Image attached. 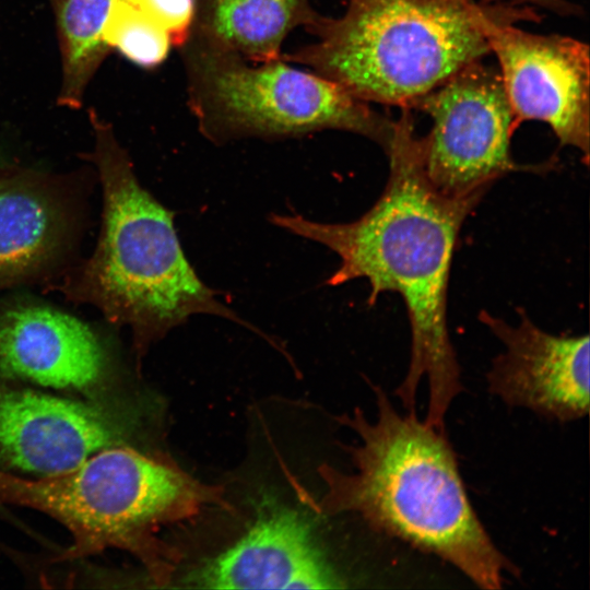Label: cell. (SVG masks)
<instances>
[{"instance_id":"6da1fadb","label":"cell","mask_w":590,"mask_h":590,"mask_svg":"<svg viewBox=\"0 0 590 590\" xmlns=\"http://www.w3.org/2000/svg\"><path fill=\"white\" fill-rule=\"evenodd\" d=\"M385 153L387 184L377 201L347 223L272 214L270 222L317 241L340 258L326 284L364 278L373 306L385 292L399 294L411 328L408 373L396 390L414 413L422 378L428 381L425 422L445 430V416L461 392V371L448 330V285L460 229L482 197L451 198L428 180L411 109L401 108Z\"/></svg>"},{"instance_id":"7a4b0ae2","label":"cell","mask_w":590,"mask_h":590,"mask_svg":"<svg viewBox=\"0 0 590 590\" xmlns=\"http://www.w3.org/2000/svg\"><path fill=\"white\" fill-rule=\"evenodd\" d=\"M374 392V422L359 409L338 417L359 438L347 447L354 470L320 465L324 492L312 507L324 515L356 514L373 530L451 564L480 588L500 589L504 573L519 570L472 507L445 430L421 422L416 412L400 414L382 388Z\"/></svg>"},{"instance_id":"3957f363","label":"cell","mask_w":590,"mask_h":590,"mask_svg":"<svg viewBox=\"0 0 590 590\" xmlns=\"http://www.w3.org/2000/svg\"><path fill=\"white\" fill-rule=\"evenodd\" d=\"M90 160L103 187V224L92 257L68 284L67 294L128 326L139 356L190 316L209 314L250 327L220 303L181 248L174 213L139 182L113 128L91 109Z\"/></svg>"},{"instance_id":"277c9868","label":"cell","mask_w":590,"mask_h":590,"mask_svg":"<svg viewBox=\"0 0 590 590\" xmlns=\"http://www.w3.org/2000/svg\"><path fill=\"white\" fill-rule=\"evenodd\" d=\"M338 17L307 30L316 40L282 55L369 103L413 108L464 67L491 52L494 19L540 20L531 5L475 0H346Z\"/></svg>"},{"instance_id":"5b68a950","label":"cell","mask_w":590,"mask_h":590,"mask_svg":"<svg viewBox=\"0 0 590 590\" xmlns=\"http://www.w3.org/2000/svg\"><path fill=\"white\" fill-rule=\"evenodd\" d=\"M0 503L36 509L67 527L73 543L56 560L119 548L134 555L158 586L170 581L179 562L160 529L211 505L229 507L222 486L198 481L167 456L126 445L37 480L0 469Z\"/></svg>"},{"instance_id":"8992f818","label":"cell","mask_w":590,"mask_h":590,"mask_svg":"<svg viewBox=\"0 0 590 590\" xmlns=\"http://www.w3.org/2000/svg\"><path fill=\"white\" fill-rule=\"evenodd\" d=\"M179 49L189 108L200 132L215 144L341 130L365 137L384 151L388 146L393 120L314 71L291 67L282 58L249 62L191 38Z\"/></svg>"},{"instance_id":"52a82bcc","label":"cell","mask_w":590,"mask_h":590,"mask_svg":"<svg viewBox=\"0 0 590 590\" xmlns=\"http://www.w3.org/2000/svg\"><path fill=\"white\" fill-rule=\"evenodd\" d=\"M413 108L426 113L432 128L420 137L430 184L451 198L482 197L507 174L547 170L518 164L511 156L515 129L499 71L475 61L421 97Z\"/></svg>"},{"instance_id":"ba28073f","label":"cell","mask_w":590,"mask_h":590,"mask_svg":"<svg viewBox=\"0 0 590 590\" xmlns=\"http://www.w3.org/2000/svg\"><path fill=\"white\" fill-rule=\"evenodd\" d=\"M511 19L486 23L485 34L499 64V74L515 125L545 122L562 145L589 162V47L558 34L526 32Z\"/></svg>"},{"instance_id":"9c48e42d","label":"cell","mask_w":590,"mask_h":590,"mask_svg":"<svg viewBox=\"0 0 590 590\" xmlns=\"http://www.w3.org/2000/svg\"><path fill=\"white\" fill-rule=\"evenodd\" d=\"M510 324L486 310L479 320L503 343L487 374L488 389L510 406L569 422L589 411V335L552 334L523 309Z\"/></svg>"},{"instance_id":"30bf717a","label":"cell","mask_w":590,"mask_h":590,"mask_svg":"<svg viewBox=\"0 0 590 590\" xmlns=\"http://www.w3.org/2000/svg\"><path fill=\"white\" fill-rule=\"evenodd\" d=\"M127 426L103 404L0 387V467L44 475L64 472L123 445Z\"/></svg>"},{"instance_id":"8fae6325","label":"cell","mask_w":590,"mask_h":590,"mask_svg":"<svg viewBox=\"0 0 590 590\" xmlns=\"http://www.w3.org/2000/svg\"><path fill=\"white\" fill-rule=\"evenodd\" d=\"M187 581L209 589H327L338 578L297 511L270 510L232 547Z\"/></svg>"},{"instance_id":"7c38bea8","label":"cell","mask_w":590,"mask_h":590,"mask_svg":"<svg viewBox=\"0 0 590 590\" xmlns=\"http://www.w3.org/2000/svg\"><path fill=\"white\" fill-rule=\"evenodd\" d=\"M106 367L94 332L59 310L25 305L0 317V375L46 387L90 389Z\"/></svg>"},{"instance_id":"4fadbf2b","label":"cell","mask_w":590,"mask_h":590,"mask_svg":"<svg viewBox=\"0 0 590 590\" xmlns=\"http://www.w3.org/2000/svg\"><path fill=\"white\" fill-rule=\"evenodd\" d=\"M67 228L66 211L39 176H0V287L20 282L55 258Z\"/></svg>"},{"instance_id":"5bb4252c","label":"cell","mask_w":590,"mask_h":590,"mask_svg":"<svg viewBox=\"0 0 590 590\" xmlns=\"http://www.w3.org/2000/svg\"><path fill=\"white\" fill-rule=\"evenodd\" d=\"M320 17L310 0H194L189 38L249 62H268L282 58L292 31H307Z\"/></svg>"},{"instance_id":"9a60e30c","label":"cell","mask_w":590,"mask_h":590,"mask_svg":"<svg viewBox=\"0 0 590 590\" xmlns=\"http://www.w3.org/2000/svg\"><path fill=\"white\" fill-rule=\"evenodd\" d=\"M111 2L50 0L62 61L59 106L81 108L85 90L109 51L102 40V28Z\"/></svg>"},{"instance_id":"2e32d148","label":"cell","mask_w":590,"mask_h":590,"mask_svg":"<svg viewBox=\"0 0 590 590\" xmlns=\"http://www.w3.org/2000/svg\"><path fill=\"white\" fill-rule=\"evenodd\" d=\"M102 40L108 49L145 69L160 66L174 47L169 35L127 0H113Z\"/></svg>"},{"instance_id":"e0dca14e","label":"cell","mask_w":590,"mask_h":590,"mask_svg":"<svg viewBox=\"0 0 590 590\" xmlns=\"http://www.w3.org/2000/svg\"><path fill=\"white\" fill-rule=\"evenodd\" d=\"M127 1L162 27L169 35L174 47L179 48L189 38L194 16V0Z\"/></svg>"},{"instance_id":"ac0fdd59","label":"cell","mask_w":590,"mask_h":590,"mask_svg":"<svg viewBox=\"0 0 590 590\" xmlns=\"http://www.w3.org/2000/svg\"><path fill=\"white\" fill-rule=\"evenodd\" d=\"M488 3H507L517 5H538L560 15H577L581 9L567 0H475Z\"/></svg>"},{"instance_id":"d6986e66","label":"cell","mask_w":590,"mask_h":590,"mask_svg":"<svg viewBox=\"0 0 590 590\" xmlns=\"http://www.w3.org/2000/svg\"><path fill=\"white\" fill-rule=\"evenodd\" d=\"M2 175V172L0 170V176Z\"/></svg>"}]
</instances>
